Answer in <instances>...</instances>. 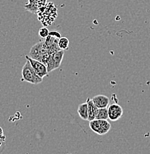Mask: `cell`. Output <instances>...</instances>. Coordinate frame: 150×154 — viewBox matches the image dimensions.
Returning <instances> with one entry per match:
<instances>
[{
    "instance_id": "1",
    "label": "cell",
    "mask_w": 150,
    "mask_h": 154,
    "mask_svg": "<svg viewBox=\"0 0 150 154\" xmlns=\"http://www.w3.org/2000/svg\"><path fill=\"white\" fill-rule=\"evenodd\" d=\"M28 56L32 59L37 60L46 65L48 59H49L50 54H48L46 45H45V42L40 41L34 45L32 46Z\"/></svg>"
},
{
    "instance_id": "2",
    "label": "cell",
    "mask_w": 150,
    "mask_h": 154,
    "mask_svg": "<svg viewBox=\"0 0 150 154\" xmlns=\"http://www.w3.org/2000/svg\"><path fill=\"white\" fill-rule=\"evenodd\" d=\"M21 81L27 82L33 85H38L43 82V78L40 77L34 71L30 62L27 60L22 69V79Z\"/></svg>"
},
{
    "instance_id": "3",
    "label": "cell",
    "mask_w": 150,
    "mask_h": 154,
    "mask_svg": "<svg viewBox=\"0 0 150 154\" xmlns=\"http://www.w3.org/2000/svg\"><path fill=\"white\" fill-rule=\"evenodd\" d=\"M60 38L61 34L59 32L51 31L49 32L48 36L45 38V45L50 55L60 51L58 44V42Z\"/></svg>"
},
{
    "instance_id": "4",
    "label": "cell",
    "mask_w": 150,
    "mask_h": 154,
    "mask_svg": "<svg viewBox=\"0 0 150 154\" xmlns=\"http://www.w3.org/2000/svg\"><path fill=\"white\" fill-rule=\"evenodd\" d=\"M89 127L91 131L100 136L107 134L110 131L112 125L107 120L95 119L89 122Z\"/></svg>"
},
{
    "instance_id": "5",
    "label": "cell",
    "mask_w": 150,
    "mask_h": 154,
    "mask_svg": "<svg viewBox=\"0 0 150 154\" xmlns=\"http://www.w3.org/2000/svg\"><path fill=\"white\" fill-rule=\"evenodd\" d=\"M64 54H65L64 51L60 50V51L50 55L47 64H46V67H47L48 73L59 68L62 62Z\"/></svg>"
},
{
    "instance_id": "6",
    "label": "cell",
    "mask_w": 150,
    "mask_h": 154,
    "mask_svg": "<svg viewBox=\"0 0 150 154\" xmlns=\"http://www.w3.org/2000/svg\"><path fill=\"white\" fill-rule=\"evenodd\" d=\"M25 58L30 62L31 67H33L34 71L36 72V73L39 76L41 77V78H43V77L48 76L47 67H46V65H44V64L39 62L37 60H35V59H32L28 55L25 56Z\"/></svg>"
},
{
    "instance_id": "7",
    "label": "cell",
    "mask_w": 150,
    "mask_h": 154,
    "mask_svg": "<svg viewBox=\"0 0 150 154\" xmlns=\"http://www.w3.org/2000/svg\"><path fill=\"white\" fill-rule=\"evenodd\" d=\"M108 113L109 119L112 122H116L120 119L123 114V110L122 107L117 103H114L108 106Z\"/></svg>"
},
{
    "instance_id": "8",
    "label": "cell",
    "mask_w": 150,
    "mask_h": 154,
    "mask_svg": "<svg viewBox=\"0 0 150 154\" xmlns=\"http://www.w3.org/2000/svg\"><path fill=\"white\" fill-rule=\"evenodd\" d=\"M28 2L25 5V8L30 13L37 14L39 10L46 5L47 0H28Z\"/></svg>"
},
{
    "instance_id": "9",
    "label": "cell",
    "mask_w": 150,
    "mask_h": 154,
    "mask_svg": "<svg viewBox=\"0 0 150 154\" xmlns=\"http://www.w3.org/2000/svg\"><path fill=\"white\" fill-rule=\"evenodd\" d=\"M92 102L98 108H106L108 107L110 102V99L105 95H97L91 99Z\"/></svg>"
},
{
    "instance_id": "10",
    "label": "cell",
    "mask_w": 150,
    "mask_h": 154,
    "mask_svg": "<svg viewBox=\"0 0 150 154\" xmlns=\"http://www.w3.org/2000/svg\"><path fill=\"white\" fill-rule=\"evenodd\" d=\"M86 103L88 105V121H92L95 119L96 116L97 114V112L99 110V108L94 105V102H92L91 99L89 97L87 98Z\"/></svg>"
},
{
    "instance_id": "11",
    "label": "cell",
    "mask_w": 150,
    "mask_h": 154,
    "mask_svg": "<svg viewBox=\"0 0 150 154\" xmlns=\"http://www.w3.org/2000/svg\"><path fill=\"white\" fill-rule=\"evenodd\" d=\"M77 113L79 116L81 118V119L88 121V105L86 102L85 103H82L79 105L78 108H77Z\"/></svg>"
},
{
    "instance_id": "12",
    "label": "cell",
    "mask_w": 150,
    "mask_h": 154,
    "mask_svg": "<svg viewBox=\"0 0 150 154\" xmlns=\"http://www.w3.org/2000/svg\"><path fill=\"white\" fill-rule=\"evenodd\" d=\"M96 119L107 120L109 119V113H108V108H100L96 116Z\"/></svg>"
},
{
    "instance_id": "13",
    "label": "cell",
    "mask_w": 150,
    "mask_h": 154,
    "mask_svg": "<svg viewBox=\"0 0 150 154\" xmlns=\"http://www.w3.org/2000/svg\"><path fill=\"white\" fill-rule=\"evenodd\" d=\"M59 47L60 50L62 51H67L69 48V38L66 37H61L58 42Z\"/></svg>"
},
{
    "instance_id": "14",
    "label": "cell",
    "mask_w": 150,
    "mask_h": 154,
    "mask_svg": "<svg viewBox=\"0 0 150 154\" xmlns=\"http://www.w3.org/2000/svg\"><path fill=\"white\" fill-rule=\"evenodd\" d=\"M48 34H49V30L46 27H43L39 30V36L42 38H46L48 36Z\"/></svg>"
},
{
    "instance_id": "15",
    "label": "cell",
    "mask_w": 150,
    "mask_h": 154,
    "mask_svg": "<svg viewBox=\"0 0 150 154\" xmlns=\"http://www.w3.org/2000/svg\"><path fill=\"white\" fill-rule=\"evenodd\" d=\"M5 148V141L0 140V154H2Z\"/></svg>"
},
{
    "instance_id": "16",
    "label": "cell",
    "mask_w": 150,
    "mask_h": 154,
    "mask_svg": "<svg viewBox=\"0 0 150 154\" xmlns=\"http://www.w3.org/2000/svg\"><path fill=\"white\" fill-rule=\"evenodd\" d=\"M6 136L4 134V131H3L2 128L0 127V140H4L5 141Z\"/></svg>"
},
{
    "instance_id": "17",
    "label": "cell",
    "mask_w": 150,
    "mask_h": 154,
    "mask_svg": "<svg viewBox=\"0 0 150 154\" xmlns=\"http://www.w3.org/2000/svg\"><path fill=\"white\" fill-rule=\"evenodd\" d=\"M66 154H75V153H66Z\"/></svg>"
}]
</instances>
